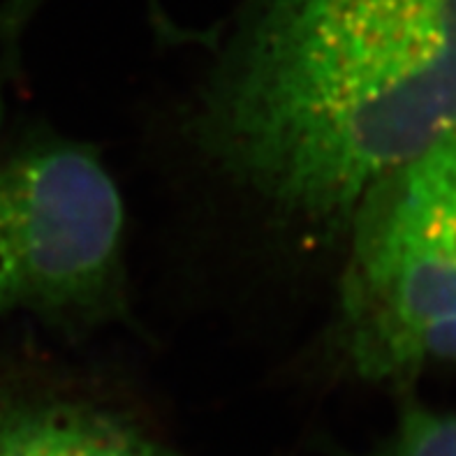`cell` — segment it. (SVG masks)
I'll use <instances>...</instances> for the list:
<instances>
[{"label": "cell", "mask_w": 456, "mask_h": 456, "mask_svg": "<svg viewBox=\"0 0 456 456\" xmlns=\"http://www.w3.org/2000/svg\"><path fill=\"white\" fill-rule=\"evenodd\" d=\"M456 133V0H246L192 137L227 183L311 243Z\"/></svg>", "instance_id": "obj_1"}, {"label": "cell", "mask_w": 456, "mask_h": 456, "mask_svg": "<svg viewBox=\"0 0 456 456\" xmlns=\"http://www.w3.org/2000/svg\"><path fill=\"white\" fill-rule=\"evenodd\" d=\"M10 313L58 330L127 315L123 202L86 146L52 139L0 158V315Z\"/></svg>", "instance_id": "obj_2"}, {"label": "cell", "mask_w": 456, "mask_h": 456, "mask_svg": "<svg viewBox=\"0 0 456 456\" xmlns=\"http://www.w3.org/2000/svg\"><path fill=\"white\" fill-rule=\"evenodd\" d=\"M338 327L346 357L369 380L456 362V262L350 250Z\"/></svg>", "instance_id": "obj_3"}, {"label": "cell", "mask_w": 456, "mask_h": 456, "mask_svg": "<svg viewBox=\"0 0 456 456\" xmlns=\"http://www.w3.org/2000/svg\"><path fill=\"white\" fill-rule=\"evenodd\" d=\"M347 237L362 253L456 262V133L376 185Z\"/></svg>", "instance_id": "obj_4"}, {"label": "cell", "mask_w": 456, "mask_h": 456, "mask_svg": "<svg viewBox=\"0 0 456 456\" xmlns=\"http://www.w3.org/2000/svg\"><path fill=\"white\" fill-rule=\"evenodd\" d=\"M0 456H174L93 408L0 392Z\"/></svg>", "instance_id": "obj_5"}, {"label": "cell", "mask_w": 456, "mask_h": 456, "mask_svg": "<svg viewBox=\"0 0 456 456\" xmlns=\"http://www.w3.org/2000/svg\"><path fill=\"white\" fill-rule=\"evenodd\" d=\"M370 456H456V415L412 408Z\"/></svg>", "instance_id": "obj_6"}]
</instances>
